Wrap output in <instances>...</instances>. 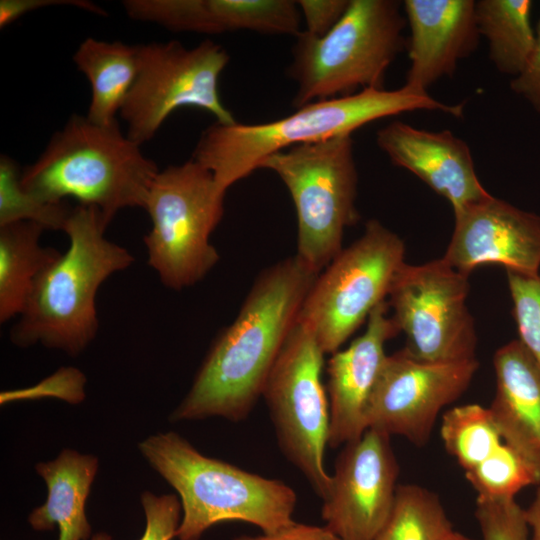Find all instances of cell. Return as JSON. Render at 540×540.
<instances>
[{
    "mask_svg": "<svg viewBox=\"0 0 540 540\" xmlns=\"http://www.w3.org/2000/svg\"><path fill=\"white\" fill-rule=\"evenodd\" d=\"M318 275L296 255L266 269L213 342L171 419L247 418Z\"/></svg>",
    "mask_w": 540,
    "mask_h": 540,
    "instance_id": "obj_1",
    "label": "cell"
},
{
    "mask_svg": "<svg viewBox=\"0 0 540 540\" xmlns=\"http://www.w3.org/2000/svg\"><path fill=\"white\" fill-rule=\"evenodd\" d=\"M439 111L462 117L464 104H448L403 85L395 90L363 89L315 101L284 118L261 124L214 123L206 128L192 159L208 169L223 190L260 169L271 155L294 146L351 135L375 120L404 112Z\"/></svg>",
    "mask_w": 540,
    "mask_h": 540,
    "instance_id": "obj_2",
    "label": "cell"
},
{
    "mask_svg": "<svg viewBox=\"0 0 540 540\" xmlns=\"http://www.w3.org/2000/svg\"><path fill=\"white\" fill-rule=\"evenodd\" d=\"M107 227L96 207H73L64 228L69 248L35 280L10 331L13 344L23 348L41 344L77 356L93 341L99 327L98 289L134 262L127 249L104 237Z\"/></svg>",
    "mask_w": 540,
    "mask_h": 540,
    "instance_id": "obj_3",
    "label": "cell"
},
{
    "mask_svg": "<svg viewBox=\"0 0 540 540\" xmlns=\"http://www.w3.org/2000/svg\"><path fill=\"white\" fill-rule=\"evenodd\" d=\"M139 450L179 495V540H200L223 522H245L270 533L295 521L297 494L281 480L210 458L175 432L150 436Z\"/></svg>",
    "mask_w": 540,
    "mask_h": 540,
    "instance_id": "obj_4",
    "label": "cell"
},
{
    "mask_svg": "<svg viewBox=\"0 0 540 540\" xmlns=\"http://www.w3.org/2000/svg\"><path fill=\"white\" fill-rule=\"evenodd\" d=\"M158 172L118 123L101 126L73 115L23 170L20 183L47 201L73 198L80 205L96 207L109 225L121 209L144 208Z\"/></svg>",
    "mask_w": 540,
    "mask_h": 540,
    "instance_id": "obj_5",
    "label": "cell"
},
{
    "mask_svg": "<svg viewBox=\"0 0 540 540\" xmlns=\"http://www.w3.org/2000/svg\"><path fill=\"white\" fill-rule=\"evenodd\" d=\"M402 8L396 0H350L322 37L302 30L288 68L297 84L293 107L383 88L387 69L407 46Z\"/></svg>",
    "mask_w": 540,
    "mask_h": 540,
    "instance_id": "obj_6",
    "label": "cell"
},
{
    "mask_svg": "<svg viewBox=\"0 0 540 540\" xmlns=\"http://www.w3.org/2000/svg\"><path fill=\"white\" fill-rule=\"evenodd\" d=\"M225 193L194 159L154 177L144 205L152 221L144 244L147 263L165 287L193 286L218 262L209 239L223 217Z\"/></svg>",
    "mask_w": 540,
    "mask_h": 540,
    "instance_id": "obj_7",
    "label": "cell"
},
{
    "mask_svg": "<svg viewBox=\"0 0 540 540\" xmlns=\"http://www.w3.org/2000/svg\"><path fill=\"white\" fill-rule=\"evenodd\" d=\"M261 168L275 172L289 190L298 222L296 256L319 274L343 249L345 228L358 220L351 135L277 152Z\"/></svg>",
    "mask_w": 540,
    "mask_h": 540,
    "instance_id": "obj_8",
    "label": "cell"
},
{
    "mask_svg": "<svg viewBox=\"0 0 540 540\" xmlns=\"http://www.w3.org/2000/svg\"><path fill=\"white\" fill-rule=\"evenodd\" d=\"M405 245L376 219L363 234L319 273L299 311L297 321L315 335L322 351L333 354L388 296L393 279L405 263Z\"/></svg>",
    "mask_w": 540,
    "mask_h": 540,
    "instance_id": "obj_9",
    "label": "cell"
},
{
    "mask_svg": "<svg viewBox=\"0 0 540 540\" xmlns=\"http://www.w3.org/2000/svg\"><path fill=\"white\" fill-rule=\"evenodd\" d=\"M324 355L313 332L296 321L262 393L280 450L320 499L331 481L324 461L330 424Z\"/></svg>",
    "mask_w": 540,
    "mask_h": 540,
    "instance_id": "obj_10",
    "label": "cell"
},
{
    "mask_svg": "<svg viewBox=\"0 0 540 540\" xmlns=\"http://www.w3.org/2000/svg\"><path fill=\"white\" fill-rule=\"evenodd\" d=\"M138 56V74L119 113L130 140L139 145L151 140L182 107L207 111L221 124L236 122L218 90L229 62L221 45L205 40L188 49L177 41L153 42L138 45Z\"/></svg>",
    "mask_w": 540,
    "mask_h": 540,
    "instance_id": "obj_11",
    "label": "cell"
},
{
    "mask_svg": "<svg viewBox=\"0 0 540 540\" xmlns=\"http://www.w3.org/2000/svg\"><path fill=\"white\" fill-rule=\"evenodd\" d=\"M468 277L443 258L399 268L388 305L412 357L433 363L476 359L477 334L466 304Z\"/></svg>",
    "mask_w": 540,
    "mask_h": 540,
    "instance_id": "obj_12",
    "label": "cell"
},
{
    "mask_svg": "<svg viewBox=\"0 0 540 540\" xmlns=\"http://www.w3.org/2000/svg\"><path fill=\"white\" fill-rule=\"evenodd\" d=\"M478 368L477 359L425 362L404 348L387 355L368 404L367 429L424 445L440 412L467 390Z\"/></svg>",
    "mask_w": 540,
    "mask_h": 540,
    "instance_id": "obj_13",
    "label": "cell"
},
{
    "mask_svg": "<svg viewBox=\"0 0 540 540\" xmlns=\"http://www.w3.org/2000/svg\"><path fill=\"white\" fill-rule=\"evenodd\" d=\"M398 476L391 437L367 429L336 458L321 499L324 525L341 540H374L393 507Z\"/></svg>",
    "mask_w": 540,
    "mask_h": 540,
    "instance_id": "obj_14",
    "label": "cell"
},
{
    "mask_svg": "<svg viewBox=\"0 0 540 540\" xmlns=\"http://www.w3.org/2000/svg\"><path fill=\"white\" fill-rule=\"evenodd\" d=\"M454 228L443 259L469 276L478 266L536 276L540 269V215L492 195L453 210Z\"/></svg>",
    "mask_w": 540,
    "mask_h": 540,
    "instance_id": "obj_15",
    "label": "cell"
},
{
    "mask_svg": "<svg viewBox=\"0 0 540 540\" xmlns=\"http://www.w3.org/2000/svg\"><path fill=\"white\" fill-rule=\"evenodd\" d=\"M388 307L386 301L377 305L365 332L328 360V447H342L367 430L368 404L387 358L385 344L400 332Z\"/></svg>",
    "mask_w": 540,
    "mask_h": 540,
    "instance_id": "obj_16",
    "label": "cell"
},
{
    "mask_svg": "<svg viewBox=\"0 0 540 540\" xmlns=\"http://www.w3.org/2000/svg\"><path fill=\"white\" fill-rule=\"evenodd\" d=\"M378 147L390 161L426 183L453 210L491 194L481 184L465 141L451 131H428L400 120L379 129Z\"/></svg>",
    "mask_w": 540,
    "mask_h": 540,
    "instance_id": "obj_17",
    "label": "cell"
},
{
    "mask_svg": "<svg viewBox=\"0 0 540 540\" xmlns=\"http://www.w3.org/2000/svg\"><path fill=\"white\" fill-rule=\"evenodd\" d=\"M473 0H405L410 27V66L405 85L428 92L439 79L452 76L460 60L470 56L481 37Z\"/></svg>",
    "mask_w": 540,
    "mask_h": 540,
    "instance_id": "obj_18",
    "label": "cell"
},
{
    "mask_svg": "<svg viewBox=\"0 0 540 540\" xmlns=\"http://www.w3.org/2000/svg\"><path fill=\"white\" fill-rule=\"evenodd\" d=\"M493 365L490 413L503 441L540 476V364L518 339L495 352Z\"/></svg>",
    "mask_w": 540,
    "mask_h": 540,
    "instance_id": "obj_19",
    "label": "cell"
},
{
    "mask_svg": "<svg viewBox=\"0 0 540 540\" xmlns=\"http://www.w3.org/2000/svg\"><path fill=\"white\" fill-rule=\"evenodd\" d=\"M98 459L64 449L56 459L36 464V472L47 485V499L28 516L36 531L59 529L58 540H88L92 528L85 505L98 470Z\"/></svg>",
    "mask_w": 540,
    "mask_h": 540,
    "instance_id": "obj_20",
    "label": "cell"
},
{
    "mask_svg": "<svg viewBox=\"0 0 540 540\" xmlns=\"http://www.w3.org/2000/svg\"><path fill=\"white\" fill-rule=\"evenodd\" d=\"M73 61L91 86L86 117L101 126L118 123L115 116L138 74V45L87 38L77 48Z\"/></svg>",
    "mask_w": 540,
    "mask_h": 540,
    "instance_id": "obj_21",
    "label": "cell"
},
{
    "mask_svg": "<svg viewBox=\"0 0 540 540\" xmlns=\"http://www.w3.org/2000/svg\"><path fill=\"white\" fill-rule=\"evenodd\" d=\"M44 227L30 221L0 226V322L21 315L39 274L62 253L43 247Z\"/></svg>",
    "mask_w": 540,
    "mask_h": 540,
    "instance_id": "obj_22",
    "label": "cell"
},
{
    "mask_svg": "<svg viewBox=\"0 0 540 540\" xmlns=\"http://www.w3.org/2000/svg\"><path fill=\"white\" fill-rule=\"evenodd\" d=\"M530 0H479L475 17L480 36L489 45V58L501 73L516 77L530 57L536 39Z\"/></svg>",
    "mask_w": 540,
    "mask_h": 540,
    "instance_id": "obj_23",
    "label": "cell"
},
{
    "mask_svg": "<svg viewBox=\"0 0 540 540\" xmlns=\"http://www.w3.org/2000/svg\"><path fill=\"white\" fill-rule=\"evenodd\" d=\"M453 526L438 495L399 484L391 512L374 540H445Z\"/></svg>",
    "mask_w": 540,
    "mask_h": 540,
    "instance_id": "obj_24",
    "label": "cell"
},
{
    "mask_svg": "<svg viewBox=\"0 0 540 540\" xmlns=\"http://www.w3.org/2000/svg\"><path fill=\"white\" fill-rule=\"evenodd\" d=\"M440 435L445 449L464 474L476 469L504 444L489 408L475 403L446 411L441 419Z\"/></svg>",
    "mask_w": 540,
    "mask_h": 540,
    "instance_id": "obj_25",
    "label": "cell"
},
{
    "mask_svg": "<svg viewBox=\"0 0 540 540\" xmlns=\"http://www.w3.org/2000/svg\"><path fill=\"white\" fill-rule=\"evenodd\" d=\"M16 163L8 156L0 158V226L30 221L45 230L64 231L73 207L66 201L51 202L25 190L20 183Z\"/></svg>",
    "mask_w": 540,
    "mask_h": 540,
    "instance_id": "obj_26",
    "label": "cell"
},
{
    "mask_svg": "<svg viewBox=\"0 0 540 540\" xmlns=\"http://www.w3.org/2000/svg\"><path fill=\"white\" fill-rule=\"evenodd\" d=\"M465 477L477 496L486 498H515L522 489L540 485L538 473L505 442Z\"/></svg>",
    "mask_w": 540,
    "mask_h": 540,
    "instance_id": "obj_27",
    "label": "cell"
},
{
    "mask_svg": "<svg viewBox=\"0 0 540 540\" xmlns=\"http://www.w3.org/2000/svg\"><path fill=\"white\" fill-rule=\"evenodd\" d=\"M506 272L519 340L540 364V274Z\"/></svg>",
    "mask_w": 540,
    "mask_h": 540,
    "instance_id": "obj_28",
    "label": "cell"
},
{
    "mask_svg": "<svg viewBox=\"0 0 540 540\" xmlns=\"http://www.w3.org/2000/svg\"><path fill=\"white\" fill-rule=\"evenodd\" d=\"M475 517L482 540H529L524 509L515 498H476Z\"/></svg>",
    "mask_w": 540,
    "mask_h": 540,
    "instance_id": "obj_29",
    "label": "cell"
},
{
    "mask_svg": "<svg viewBox=\"0 0 540 540\" xmlns=\"http://www.w3.org/2000/svg\"><path fill=\"white\" fill-rule=\"evenodd\" d=\"M146 526L139 540H172L181 522L182 507L174 494L155 495L146 491L141 495Z\"/></svg>",
    "mask_w": 540,
    "mask_h": 540,
    "instance_id": "obj_30",
    "label": "cell"
},
{
    "mask_svg": "<svg viewBox=\"0 0 540 540\" xmlns=\"http://www.w3.org/2000/svg\"><path fill=\"white\" fill-rule=\"evenodd\" d=\"M85 382V376L78 369L61 368L55 374L28 390L2 393L1 403L12 400V398L35 397L36 395H52L71 403H78L85 397Z\"/></svg>",
    "mask_w": 540,
    "mask_h": 540,
    "instance_id": "obj_31",
    "label": "cell"
},
{
    "mask_svg": "<svg viewBox=\"0 0 540 540\" xmlns=\"http://www.w3.org/2000/svg\"><path fill=\"white\" fill-rule=\"evenodd\" d=\"M350 0H299L296 1L305 20L306 33L322 37L329 32L345 13Z\"/></svg>",
    "mask_w": 540,
    "mask_h": 540,
    "instance_id": "obj_32",
    "label": "cell"
},
{
    "mask_svg": "<svg viewBox=\"0 0 540 540\" xmlns=\"http://www.w3.org/2000/svg\"><path fill=\"white\" fill-rule=\"evenodd\" d=\"M61 5L74 6L98 15H107L105 10L87 0H1L0 27L4 28L24 14L38 8Z\"/></svg>",
    "mask_w": 540,
    "mask_h": 540,
    "instance_id": "obj_33",
    "label": "cell"
},
{
    "mask_svg": "<svg viewBox=\"0 0 540 540\" xmlns=\"http://www.w3.org/2000/svg\"><path fill=\"white\" fill-rule=\"evenodd\" d=\"M533 51L523 70L510 82L511 90L540 112V19Z\"/></svg>",
    "mask_w": 540,
    "mask_h": 540,
    "instance_id": "obj_34",
    "label": "cell"
},
{
    "mask_svg": "<svg viewBox=\"0 0 540 540\" xmlns=\"http://www.w3.org/2000/svg\"><path fill=\"white\" fill-rule=\"evenodd\" d=\"M233 540H341L325 525L318 526L293 521L291 524L270 533L240 535Z\"/></svg>",
    "mask_w": 540,
    "mask_h": 540,
    "instance_id": "obj_35",
    "label": "cell"
},
{
    "mask_svg": "<svg viewBox=\"0 0 540 540\" xmlns=\"http://www.w3.org/2000/svg\"><path fill=\"white\" fill-rule=\"evenodd\" d=\"M525 520L531 534V540H540V485L528 508L524 509Z\"/></svg>",
    "mask_w": 540,
    "mask_h": 540,
    "instance_id": "obj_36",
    "label": "cell"
},
{
    "mask_svg": "<svg viewBox=\"0 0 540 540\" xmlns=\"http://www.w3.org/2000/svg\"><path fill=\"white\" fill-rule=\"evenodd\" d=\"M445 540H476L465 534L453 530L451 534Z\"/></svg>",
    "mask_w": 540,
    "mask_h": 540,
    "instance_id": "obj_37",
    "label": "cell"
},
{
    "mask_svg": "<svg viewBox=\"0 0 540 540\" xmlns=\"http://www.w3.org/2000/svg\"><path fill=\"white\" fill-rule=\"evenodd\" d=\"M91 540H112V537L108 533L100 532L94 534Z\"/></svg>",
    "mask_w": 540,
    "mask_h": 540,
    "instance_id": "obj_38",
    "label": "cell"
}]
</instances>
